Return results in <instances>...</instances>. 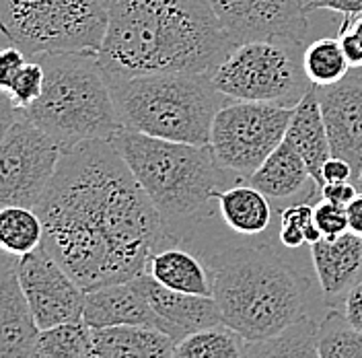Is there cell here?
<instances>
[{"label": "cell", "instance_id": "cell-34", "mask_svg": "<svg viewBox=\"0 0 362 358\" xmlns=\"http://www.w3.org/2000/svg\"><path fill=\"white\" fill-rule=\"evenodd\" d=\"M323 183H338V181H354V169L348 161L339 157H329L321 169ZM321 183V187H323Z\"/></svg>", "mask_w": 362, "mask_h": 358}, {"label": "cell", "instance_id": "cell-40", "mask_svg": "<svg viewBox=\"0 0 362 358\" xmlns=\"http://www.w3.org/2000/svg\"><path fill=\"white\" fill-rule=\"evenodd\" d=\"M339 31L350 33L352 37H356L362 44V13L361 15H354V17H344V23H341Z\"/></svg>", "mask_w": 362, "mask_h": 358}, {"label": "cell", "instance_id": "cell-22", "mask_svg": "<svg viewBox=\"0 0 362 358\" xmlns=\"http://www.w3.org/2000/svg\"><path fill=\"white\" fill-rule=\"evenodd\" d=\"M218 212L226 226L243 237L262 235L272 221V208L268 196L257 187L233 185L216 194Z\"/></svg>", "mask_w": 362, "mask_h": 358}, {"label": "cell", "instance_id": "cell-11", "mask_svg": "<svg viewBox=\"0 0 362 358\" xmlns=\"http://www.w3.org/2000/svg\"><path fill=\"white\" fill-rule=\"evenodd\" d=\"M17 274L40 330L83 321L87 291L44 246L17 258Z\"/></svg>", "mask_w": 362, "mask_h": 358}, {"label": "cell", "instance_id": "cell-19", "mask_svg": "<svg viewBox=\"0 0 362 358\" xmlns=\"http://www.w3.org/2000/svg\"><path fill=\"white\" fill-rule=\"evenodd\" d=\"M284 140L303 157L313 181L321 187V169L332 157V146L315 87L307 91V95L294 108Z\"/></svg>", "mask_w": 362, "mask_h": 358}, {"label": "cell", "instance_id": "cell-16", "mask_svg": "<svg viewBox=\"0 0 362 358\" xmlns=\"http://www.w3.org/2000/svg\"><path fill=\"white\" fill-rule=\"evenodd\" d=\"M83 321L90 328L144 325L165 334L163 321L134 280L87 291Z\"/></svg>", "mask_w": 362, "mask_h": 358}, {"label": "cell", "instance_id": "cell-21", "mask_svg": "<svg viewBox=\"0 0 362 358\" xmlns=\"http://www.w3.org/2000/svg\"><path fill=\"white\" fill-rule=\"evenodd\" d=\"M309 179L313 178L307 163L286 140H282V144L249 178V183L264 192L268 198L286 200L296 196Z\"/></svg>", "mask_w": 362, "mask_h": 358}, {"label": "cell", "instance_id": "cell-25", "mask_svg": "<svg viewBox=\"0 0 362 358\" xmlns=\"http://www.w3.org/2000/svg\"><path fill=\"white\" fill-rule=\"evenodd\" d=\"M44 243V223L35 208L2 206L0 210V246L17 258Z\"/></svg>", "mask_w": 362, "mask_h": 358}, {"label": "cell", "instance_id": "cell-33", "mask_svg": "<svg viewBox=\"0 0 362 358\" xmlns=\"http://www.w3.org/2000/svg\"><path fill=\"white\" fill-rule=\"evenodd\" d=\"M358 196V187L354 181H338V183H323L321 187V198L334 202L338 206H348L350 202Z\"/></svg>", "mask_w": 362, "mask_h": 358}, {"label": "cell", "instance_id": "cell-17", "mask_svg": "<svg viewBox=\"0 0 362 358\" xmlns=\"http://www.w3.org/2000/svg\"><path fill=\"white\" fill-rule=\"evenodd\" d=\"M311 260L327 305L336 307L362 278V237L348 231L336 239H321L311 246Z\"/></svg>", "mask_w": 362, "mask_h": 358}, {"label": "cell", "instance_id": "cell-41", "mask_svg": "<svg viewBox=\"0 0 362 358\" xmlns=\"http://www.w3.org/2000/svg\"><path fill=\"white\" fill-rule=\"evenodd\" d=\"M99 2H101V4H103V6H105V8H110V6H112V2H113V0H99Z\"/></svg>", "mask_w": 362, "mask_h": 358}, {"label": "cell", "instance_id": "cell-1", "mask_svg": "<svg viewBox=\"0 0 362 358\" xmlns=\"http://www.w3.org/2000/svg\"><path fill=\"white\" fill-rule=\"evenodd\" d=\"M52 258L85 289L134 280L173 246L158 210L112 140H89L60 158L35 208Z\"/></svg>", "mask_w": 362, "mask_h": 358}, {"label": "cell", "instance_id": "cell-24", "mask_svg": "<svg viewBox=\"0 0 362 358\" xmlns=\"http://www.w3.org/2000/svg\"><path fill=\"white\" fill-rule=\"evenodd\" d=\"M247 340L228 325L194 332L175 344L173 358H245Z\"/></svg>", "mask_w": 362, "mask_h": 358}, {"label": "cell", "instance_id": "cell-39", "mask_svg": "<svg viewBox=\"0 0 362 358\" xmlns=\"http://www.w3.org/2000/svg\"><path fill=\"white\" fill-rule=\"evenodd\" d=\"M346 214H348V229L362 237V192H358V196L346 206Z\"/></svg>", "mask_w": 362, "mask_h": 358}, {"label": "cell", "instance_id": "cell-8", "mask_svg": "<svg viewBox=\"0 0 362 358\" xmlns=\"http://www.w3.org/2000/svg\"><path fill=\"white\" fill-rule=\"evenodd\" d=\"M303 45L284 42L237 44L210 79L230 101L274 103L294 110L313 87L303 68Z\"/></svg>", "mask_w": 362, "mask_h": 358}, {"label": "cell", "instance_id": "cell-6", "mask_svg": "<svg viewBox=\"0 0 362 358\" xmlns=\"http://www.w3.org/2000/svg\"><path fill=\"white\" fill-rule=\"evenodd\" d=\"M107 83L124 130L198 146L210 144L212 122L230 101L210 74L107 76Z\"/></svg>", "mask_w": 362, "mask_h": 358}, {"label": "cell", "instance_id": "cell-4", "mask_svg": "<svg viewBox=\"0 0 362 358\" xmlns=\"http://www.w3.org/2000/svg\"><path fill=\"white\" fill-rule=\"evenodd\" d=\"M112 142L155 204L173 243H189V235L225 181V169L210 146L163 140L124 128Z\"/></svg>", "mask_w": 362, "mask_h": 358}, {"label": "cell", "instance_id": "cell-28", "mask_svg": "<svg viewBox=\"0 0 362 358\" xmlns=\"http://www.w3.org/2000/svg\"><path fill=\"white\" fill-rule=\"evenodd\" d=\"M317 344L319 358H362V332L354 330L336 307L319 321Z\"/></svg>", "mask_w": 362, "mask_h": 358}, {"label": "cell", "instance_id": "cell-42", "mask_svg": "<svg viewBox=\"0 0 362 358\" xmlns=\"http://www.w3.org/2000/svg\"><path fill=\"white\" fill-rule=\"evenodd\" d=\"M356 187H358V190H361V192H362V173H361V175H358V179H356Z\"/></svg>", "mask_w": 362, "mask_h": 358}, {"label": "cell", "instance_id": "cell-14", "mask_svg": "<svg viewBox=\"0 0 362 358\" xmlns=\"http://www.w3.org/2000/svg\"><path fill=\"white\" fill-rule=\"evenodd\" d=\"M134 282L138 284V289L144 292L155 313L160 317L165 334L175 344L194 332L208 330L214 325H225L221 307L214 296L171 291L158 284L146 272L136 276Z\"/></svg>", "mask_w": 362, "mask_h": 358}, {"label": "cell", "instance_id": "cell-43", "mask_svg": "<svg viewBox=\"0 0 362 358\" xmlns=\"http://www.w3.org/2000/svg\"><path fill=\"white\" fill-rule=\"evenodd\" d=\"M311 2H313V0H300V4H303V6H305V8H307V6H309V4H311Z\"/></svg>", "mask_w": 362, "mask_h": 358}, {"label": "cell", "instance_id": "cell-35", "mask_svg": "<svg viewBox=\"0 0 362 358\" xmlns=\"http://www.w3.org/2000/svg\"><path fill=\"white\" fill-rule=\"evenodd\" d=\"M311 11H334L344 17H354L362 13V0H313L307 6V13Z\"/></svg>", "mask_w": 362, "mask_h": 358}, {"label": "cell", "instance_id": "cell-38", "mask_svg": "<svg viewBox=\"0 0 362 358\" xmlns=\"http://www.w3.org/2000/svg\"><path fill=\"white\" fill-rule=\"evenodd\" d=\"M280 243L286 249H298V247L307 243L305 231L300 226H296V224L280 223Z\"/></svg>", "mask_w": 362, "mask_h": 358}, {"label": "cell", "instance_id": "cell-2", "mask_svg": "<svg viewBox=\"0 0 362 358\" xmlns=\"http://www.w3.org/2000/svg\"><path fill=\"white\" fill-rule=\"evenodd\" d=\"M99 62L107 76L212 74L235 47L206 0H113Z\"/></svg>", "mask_w": 362, "mask_h": 358}, {"label": "cell", "instance_id": "cell-26", "mask_svg": "<svg viewBox=\"0 0 362 358\" xmlns=\"http://www.w3.org/2000/svg\"><path fill=\"white\" fill-rule=\"evenodd\" d=\"M303 68L313 87L336 85L352 70L338 37H321L307 45L303 52Z\"/></svg>", "mask_w": 362, "mask_h": 358}, {"label": "cell", "instance_id": "cell-32", "mask_svg": "<svg viewBox=\"0 0 362 358\" xmlns=\"http://www.w3.org/2000/svg\"><path fill=\"white\" fill-rule=\"evenodd\" d=\"M280 223H291L307 231L311 224L315 223V206L309 202H296L291 206H284L280 210Z\"/></svg>", "mask_w": 362, "mask_h": 358}, {"label": "cell", "instance_id": "cell-31", "mask_svg": "<svg viewBox=\"0 0 362 358\" xmlns=\"http://www.w3.org/2000/svg\"><path fill=\"white\" fill-rule=\"evenodd\" d=\"M341 313L354 330L362 332V278L341 299Z\"/></svg>", "mask_w": 362, "mask_h": 358}, {"label": "cell", "instance_id": "cell-12", "mask_svg": "<svg viewBox=\"0 0 362 358\" xmlns=\"http://www.w3.org/2000/svg\"><path fill=\"white\" fill-rule=\"evenodd\" d=\"M230 42H284L305 45L307 8L300 0H206Z\"/></svg>", "mask_w": 362, "mask_h": 358}, {"label": "cell", "instance_id": "cell-37", "mask_svg": "<svg viewBox=\"0 0 362 358\" xmlns=\"http://www.w3.org/2000/svg\"><path fill=\"white\" fill-rule=\"evenodd\" d=\"M338 40L341 44V50L346 54V60L352 68H362V44L352 37L350 33H344V31H338Z\"/></svg>", "mask_w": 362, "mask_h": 358}, {"label": "cell", "instance_id": "cell-36", "mask_svg": "<svg viewBox=\"0 0 362 358\" xmlns=\"http://www.w3.org/2000/svg\"><path fill=\"white\" fill-rule=\"evenodd\" d=\"M25 58H27V54H25L23 50H19L17 45L4 47L2 54H0V81H4V79H8L11 74H15V72L27 62Z\"/></svg>", "mask_w": 362, "mask_h": 358}, {"label": "cell", "instance_id": "cell-10", "mask_svg": "<svg viewBox=\"0 0 362 358\" xmlns=\"http://www.w3.org/2000/svg\"><path fill=\"white\" fill-rule=\"evenodd\" d=\"M293 112L274 103L228 101L216 113L210 132L208 146L216 163L225 171L251 178L282 144Z\"/></svg>", "mask_w": 362, "mask_h": 358}, {"label": "cell", "instance_id": "cell-13", "mask_svg": "<svg viewBox=\"0 0 362 358\" xmlns=\"http://www.w3.org/2000/svg\"><path fill=\"white\" fill-rule=\"evenodd\" d=\"M329 136L332 157L348 161L354 183L362 173V68L329 87H315Z\"/></svg>", "mask_w": 362, "mask_h": 358}, {"label": "cell", "instance_id": "cell-3", "mask_svg": "<svg viewBox=\"0 0 362 358\" xmlns=\"http://www.w3.org/2000/svg\"><path fill=\"white\" fill-rule=\"evenodd\" d=\"M225 325L247 342L266 340L307 317L309 278L268 243L226 246L202 253Z\"/></svg>", "mask_w": 362, "mask_h": 358}, {"label": "cell", "instance_id": "cell-23", "mask_svg": "<svg viewBox=\"0 0 362 358\" xmlns=\"http://www.w3.org/2000/svg\"><path fill=\"white\" fill-rule=\"evenodd\" d=\"M319 321L303 317L278 336L247 342L245 358H319Z\"/></svg>", "mask_w": 362, "mask_h": 358}, {"label": "cell", "instance_id": "cell-9", "mask_svg": "<svg viewBox=\"0 0 362 358\" xmlns=\"http://www.w3.org/2000/svg\"><path fill=\"white\" fill-rule=\"evenodd\" d=\"M0 126V204L37 208L64 153L4 93Z\"/></svg>", "mask_w": 362, "mask_h": 358}, {"label": "cell", "instance_id": "cell-30", "mask_svg": "<svg viewBox=\"0 0 362 358\" xmlns=\"http://www.w3.org/2000/svg\"><path fill=\"white\" fill-rule=\"evenodd\" d=\"M315 224L321 231L323 239H336L350 231L346 208L323 198L315 202Z\"/></svg>", "mask_w": 362, "mask_h": 358}, {"label": "cell", "instance_id": "cell-15", "mask_svg": "<svg viewBox=\"0 0 362 358\" xmlns=\"http://www.w3.org/2000/svg\"><path fill=\"white\" fill-rule=\"evenodd\" d=\"M40 325L29 307L17 274V255H0V358H29L40 336Z\"/></svg>", "mask_w": 362, "mask_h": 358}, {"label": "cell", "instance_id": "cell-18", "mask_svg": "<svg viewBox=\"0 0 362 358\" xmlns=\"http://www.w3.org/2000/svg\"><path fill=\"white\" fill-rule=\"evenodd\" d=\"M175 342L155 328H90V358H173Z\"/></svg>", "mask_w": 362, "mask_h": 358}, {"label": "cell", "instance_id": "cell-5", "mask_svg": "<svg viewBox=\"0 0 362 358\" xmlns=\"http://www.w3.org/2000/svg\"><path fill=\"white\" fill-rule=\"evenodd\" d=\"M44 93L23 113L68 153L89 140H112L122 130L112 87L97 54H40Z\"/></svg>", "mask_w": 362, "mask_h": 358}, {"label": "cell", "instance_id": "cell-27", "mask_svg": "<svg viewBox=\"0 0 362 358\" xmlns=\"http://www.w3.org/2000/svg\"><path fill=\"white\" fill-rule=\"evenodd\" d=\"M29 358H90V325L76 321L42 330Z\"/></svg>", "mask_w": 362, "mask_h": 358}, {"label": "cell", "instance_id": "cell-20", "mask_svg": "<svg viewBox=\"0 0 362 358\" xmlns=\"http://www.w3.org/2000/svg\"><path fill=\"white\" fill-rule=\"evenodd\" d=\"M146 274L171 291L212 296V278L208 266L202 258L177 243L157 249L146 262Z\"/></svg>", "mask_w": 362, "mask_h": 358}, {"label": "cell", "instance_id": "cell-29", "mask_svg": "<svg viewBox=\"0 0 362 358\" xmlns=\"http://www.w3.org/2000/svg\"><path fill=\"white\" fill-rule=\"evenodd\" d=\"M45 70L40 60H27L15 74L0 81V89L11 99V103L19 110L29 108L33 101H37L44 93Z\"/></svg>", "mask_w": 362, "mask_h": 358}, {"label": "cell", "instance_id": "cell-7", "mask_svg": "<svg viewBox=\"0 0 362 358\" xmlns=\"http://www.w3.org/2000/svg\"><path fill=\"white\" fill-rule=\"evenodd\" d=\"M110 11L99 0H0V27L27 56L99 54Z\"/></svg>", "mask_w": 362, "mask_h": 358}]
</instances>
